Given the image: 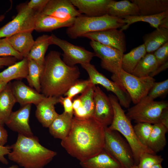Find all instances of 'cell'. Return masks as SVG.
I'll use <instances>...</instances> for the list:
<instances>
[{
  "label": "cell",
  "instance_id": "obj_1",
  "mask_svg": "<svg viewBox=\"0 0 168 168\" xmlns=\"http://www.w3.org/2000/svg\"><path fill=\"white\" fill-rule=\"evenodd\" d=\"M105 128L93 117L73 118L72 127L61 144L67 153L81 162L100 153L104 146Z\"/></svg>",
  "mask_w": 168,
  "mask_h": 168
},
{
  "label": "cell",
  "instance_id": "obj_2",
  "mask_svg": "<svg viewBox=\"0 0 168 168\" xmlns=\"http://www.w3.org/2000/svg\"><path fill=\"white\" fill-rule=\"evenodd\" d=\"M60 55L57 51H51L45 57L40 84L41 92L46 97L64 95L80 77L78 68L67 65Z\"/></svg>",
  "mask_w": 168,
  "mask_h": 168
},
{
  "label": "cell",
  "instance_id": "obj_3",
  "mask_svg": "<svg viewBox=\"0 0 168 168\" xmlns=\"http://www.w3.org/2000/svg\"><path fill=\"white\" fill-rule=\"evenodd\" d=\"M11 147L8 159L24 168H43L57 154L41 145L34 136L18 134L16 142Z\"/></svg>",
  "mask_w": 168,
  "mask_h": 168
},
{
  "label": "cell",
  "instance_id": "obj_4",
  "mask_svg": "<svg viewBox=\"0 0 168 168\" xmlns=\"http://www.w3.org/2000/svg\"><path fill=\"white\" fill-rule=\"evenodd\" d=\"M108 97L113 106L114 115L112 122L108 128L111 130L118 132L125 138L132 150L135 164L138 165L140 156L144 152L156 154L138 140L131 120L125 113L116 96L110 94Z\"/></svg>",
  "mask_w": 168,
  "mask_h": 168
},
{
  "label": "cell",
  "instance_id": "obj_5",
  "mask_svg": "<svg viewBox=\"0 0 168 168\" xmlns=\"http://www.w3.org/2000/svg\"><path fill=\"white\" fill-rule=\"evenodd\" d=\"M135 105L128 108L126 114L136 123H147L152 124H164L168 121L167 101H155L147 96Z\"/></svg>",
  "mask_w": 168,
  "mask_h": 168
},
{
  "label": "cell",
  "instance_id": "obj_6",
  "mask_svg": "<svg viewBox=\"0 0 168 168\" xmlns=\"http://www.w3.org/2000/svg\"><path fill=\"white\" fill-rule=\"evenodd\" d=\"M125 24L124 19L108 14L99 16L82 15L75 18L68 27L66 33L71 39H76L86 34L111 29H117Z\"/></svg>",
  "mask_w": 168,
  "mask_h": 168
},
{
  "label": "cell",
  "instance_id": "obj_7",
  "mask_svg": "<svg viewBox=\"0 0 168 168\" xmlns=\"http://www.w3.org/2000/svg\"><path fill=\"white\" fill-rule=\"evenodd\" d=\"M111 78L113 82L127 91L134 104L147 96L155 81L153 77L150 76L138 77L122 69L118 73L112 74Z\"/></svg>",
  "mask_w": 168,
  "mask_h": 168
},
{
  "label": "cell",
  "instance_id": "obj_8",
  "mask_svg": "<svg viewBox=\"0 0 168 168\" xmlns=\"http://www.w3.org/2000/svg\"><path fill=\"white\" fill-rule=\"evenodd\" d=\"M104 149L118 161L124 168L135 164L131 149L128 142L116 131L105 128Z\"/></svg>",
  "mask_w": 168,
  "mask_h": 168
},
{
  "label": "cell",
  "instance_id": "obj_9",
  "mask_svg": "<svg viewBox=\"0 0 168 168\" xmlns=\"http://www.w3.org/2000/svg\"><path fill=\"white\" fill-rule=\"evenodd\" d=\"M16 9V16L0 28V39L21 32H32L34 30L36 12L29 8L25 3L17 6Z\"/></svg>",
  "mask_w": 168,
  "mask_h": 168
},
{
  "label": "cell",
  "instance_id": "obj_10",
  "mask_svg": "<svg viewBox=\"0 0 168 168\" xmlns=\"http://www.w3.org/2000/svg\"><path fill=\"white\" fill-rule=\"evenodd\" d=\"M49 42L50 45H56L62 50L63 52L62 60L69 66H74L77 64L90 63L93 57L96 56L94 52L61 39L54 34L50 35Z\"/></svg>",
  "mask_w": 168,
  "mask_h": 168
},
{
  "label": "cell",
  "instance_id": "obj_11",
  "mask_svg": "<svg viewBox=\"0 0 168 168\" xmlns=\"http://www.w3.org/2000/svg\"><path fill=\"white\" fill-rule=\"evenodd\" d=\"M81 65L87 72L89 79L92 84H100L108 91L112 92L117 98L121 106L126 108H129L131 99L123 87L99 72L93 65L89 63Z\"/></svg>",
  "mask_w": 168,
  "mask_h": 168
},
{
  "label": "cell",
  "instance_id": "obj_12",
  "mask_svg": "<svg viewBox=\"0 0 168 168\" xmlns=\"http://www.w3.org/2000/svg\"><path fill=\"white\" fill-rule=\"evenodd\" d=\"M90 44L96 56L101 59L100 64L102 68L112 74H117L122 69L123 53L116 49L94 40H91Z\"/></svg>",
  "mask_w": 168,
  "mask_h": 168
},
{
  "label": "cell",
  "instance_id": "obj_13",
  "mask_svg": "<svg viewBox=\"0 0 168 168\" xmlns=\"http://www.w3.org/2000/svg\"><path fill=\"white\" fill-rule=\"evenodd\" d=\"M94 111L93 117L104 128L111 124L114 112L112 104L108 97L98 86L94 87Z\"/></svg>",
  "mask_w": 168,
  "mask_h": 168
},
{
  "label": "cell",
  "instance_id": "obj_14",
  "mask_svg": "<svg viewBox=\"0 0 168 168\" xmlns=\"http://www.w3.org/2000/svg\"><path fill=\"white\" fill-rule=\"evenodd\" d=\"M82 37L116 49L123 53L126 50L125 35L120 30L111 29L87 33Z\"/></svg>",
  "mask_w": 168,
  "mask_h": 168
},
{
  "label": "cell",
  "instance_id": "obj_15",
  "mask_svg": "<svg viewBox=\"0 0 168 168\" xmlns=\"http://www.w3.org/2000/svg\"><path fill=\"white\" fill-rule=\"evenodd\" d=\"M31 105L21 106L18 110L12 111L5 124L18 134L28 137L34 136L29 124Z\"/></svg>",
  "mask_w": 168,
  "mask_h": 168
},
{
  "label": "cell",
  "instance_id": "obj_16",
  "mask_svg": "<svg viewBox=\"0 0 168 168\" xmlns=\"http://www.w3.org/2000/svg\"><path fill=\"white\" fill-rule=\"evenodd\" d=\"M42 12L63 19L76 18L82 15L70 0H49Z\"/></svg>",
  "mask_w": 168,
  "mask_h": 168
},
{
  "label": "cell",
  "instance_id": "obj_17",
  "mask_svg": "<svg viewBox=\"0 0 168 168\" xmlns=\"http://www.w3.org/2000/svg\"><path fill=\"white\" fill-rule=\"evenodd\" d=\"M11 87L17 102L21 106L28 104L37 105L45 96L20 80L11 83Z\"/></svg>",
  "mask_w": 168,
  "mask_h": 168
},
{
  "label": "cell",
  "instance_id": "obj_18",
  "mask_svg": "<svg viewBox=\"0 0 168 168\" xmlns=\"http://www.w3.org/2000/svg\"><path fill=\"white\" fill-rule=\"evenodd\" d=\"M59 102V97H45L36 105L35 116L43 127L48 128L58 115L55 105Z\"/></svg>",
  "mask_w": 168,
  "mask_h": 168
},
{
  "label": "cell",
  "instance_id": "obj_19",
  "mask_svg": "<svg viewBox=\"0 0 168 168\" xmlns=\"http://www.w3.org/2000/svg\"><path fill=\"white\" fill-rule=\"evenodd\" d=\"M82 14L90 16H99L107 14L111 0H70Z\"/></svg>",
  "mask_w": 168,
  "mask_h": 168
},
{
  "label": "cell",
  "instance_id": "obj_20",
  "mask_svg": "<svg viewBox=\"0 0 168 168\" xmlns=\"http://www.w3.org/2000/svg\"><path fill=\"white\" fill-rule=\"evenodd\" d=\"M75 18L63 19L36 12L34 30L39 32H48L62 27H68L72 25Z\"/></svg>",
  "mask_w": 168,
  "mask_h": 168
},
{
  "label": "cell",
  "instance_id": "obj_21",
  "mask_svg": "<svg viewBox=\"0 0 168 168\" xmlns=\"http://www.w3.org/2000/svg\"><path fill=\"white\" fill-rule=\"evenodd\" d=\"M80 164L82 168H124L104 149L95 156L80 162Z\"/></svg>",
  "mask_w": 168,
  "mask_h": 168
},
{
  "label": "cell",
  "instance_id": "obj_22",
  "mask_svg": "<svg viewBox=\"0 0 168 168\" xmlns=\"http://www.w3.org/2000/svg\"><path fill=\"white\" fill-rule=\"evenodd\" d=\"M73 115L64 112L58 114L48 127L50 134L55 138H64L71 129Z\"/></svg>",
  "mask_w": 168,
  "mask_h": 168
},
{
  "label": "cell",
  "instance_id": "obj_23",
  "mask_svg": "<svg viewBox=\"0 0 168 168\" xmlns=\"http://www.w3.org/2000/svg\"><path fill=\"white\" fill-rule=\"evenodd\" d=\"M30 31L21 32L6 38L14 49L23 58H27L34 43Z\"/></svg>",
  "mask_w": 168,
  "mask_h": 168
},
{
  "label": "cell",
  "instance_id": "obj_24",
  "mask_svg": "<svg viewBox=\"0 0 168 168\" xmlns=\"http://www.w3.org/2000/svg\"><path fill=\"white\" fill-rule=\"evenodd\" d=\"M28 73V59L24 58L0 72V81L9 83L14 79L26 78Z\"/></svg>",
  "mask_w": 168,
  "mask_h": 168
},
{
  "label": "cell",
  "instance_id": "obj_25",
  "mask_svg": "<svg viewBox=\"0 0 168 168\" xmlns=\"http://www.w3.org/2000/svg\"><path fill=\"white\" fill-rule=\"evenodd\" d=\"M107 14L119 18L140 15L137 6L128 0L118 1L111 0L109 5Z\"/></svg>",
  "mask_w": 168,
  "mask_h": 168
},
{
  "label": "cell",
  "instance_id": "obj_26",
  "mask_svg": "<svg viewBox=\"0 0 168 168\" xmlns=\"http://www.w3.org/2000/svg\"><path fill=\"white\" fill-rule=\"evenodd\" d=\"M168 128L161 123L152 124V129L147 145L155 153L162 150L166 144V134Z\"/></svg>",
  "mask_w": 168,
  "mask_h": 168
},
{
  "label": "cell",
  "instance_id": "obj_27",
  "mask_svg": "<svg viewBox=\"0 0 168 168\" xmlns=\"http://www.w3.org/2000/svg\"><path fill=\"white\" fill-rule=\"evenodd\" d=\"M138 7L140 15L158 14L168 11V0H130Z\"/></svg>",
  "mask_w": 168,
  "mask_h": 168
},
{
  "label": "cell",
  "instance_id": "obj_28",
  "mask_svg": "<svg viewBox=\"0 0 168 168\" xmlns=\"http://www.w3.org/2000/svg\"><path fill=\"white\" fill-rule=\"evenodd\" d=\"M143 39L147 53H152L168 42V29L158 28L145 35Z\"/></svg>",
  "mask_w": 168,
  "mask_h": 168
},
{
  "label": "cell",
  "instance_id": "obj_29",
  "mask_svg": "<svg viewBox=\"0 0 168 168\" xmlns=\"http://www.w3.org/2000/svg\"><path fill=\"white\" fill-rule=\"evenodd\" d=\"M17 102L13 93L11 83L9 82L6 88L0 93V119L4 124Z\"/></svg>",
  "mask_w": 168,
  "mask_h": 168
},
{
  "label": "cell",
  "instance_id": "obj_30",
  "mask_svg": "<svg viewBox=\"0 0 168 168\" xmlns=\"http://www.w3.org/2000/svg\"><path fill=\"white\" fill-rule=\"evenodd\" d=\"M144 44L132 49L123 55L121 68L125 72L132 74L140 60L146 54Z\"/></svg>",
  "mask_w": 168,
  "mask_h": 168
},
{
  "label": "cell",
  "instance_id": "obj_31",
  "mask_svg": "<svg viewBox=\"0 0 168 168\" xmlns=\"http://www.w3.org/2000/svg\"><path fill=\"white\" fill-rule=\"evenodd\" d=\"M50 35H43L38 37L30 52L27 58L34 60L41 65H44L45 54L50 44Z\"/></svg>",
  "mask_w": 168,
  "mask_h": 168
},
{
  "label": "cell",
  "instance_id": "obj_32",
  "mask_svg": "<svg viewBox=\"0 0 168 168\" xmlns=\"http://www.w3.org/2000/svg\"><path fill=\"white\" fill-rule=\"evenodd\" d=\"M168 16V11L158 14L150 16H127L122 17L125 24L121 27L120 30L127 29L129 26L135 22L143 21L148 23L152 27L157 29L160 25L162 21Z\"/></svg>",
  "mask_w": 168,
  "mask_h": 168
},
{
  "label": "cell",
  "instance_id": "obj_33",
  "mask_svg": "<svg viewBox=\"0 0 168 168\" xmlns=\"http://www.w3.org/2000/svg\"><path fill=\"white\" fill-rule=\"evenodd\" d=\"M158 66L152 53H147L140 60L132 74L138 77L149 76Z\"/></svg>",
  "mask_w": 168,
  "mask_h": 168
},
{
  "label": "cell",
  "instance_id": "obj_34",
  "mask_svg": "<svg viewBox=\"0 0 168 168\" xmlns=\"http://www.w3.org/2000/svg\"><path fill=\"white\" fill-rule=\"evenodd\" d=\"M28 59V73L26 78L30 87L41 92L40 79L44 65H41L31 59Z\"/></svg>",
  "mask_w": 168,
  "mask_h": 168
},
{
  "label": "cell",
  "instance_id": "obj_35",
  "mask_svg": "<svg viewBox=\"0 0 168 168\" xmlns=\"http://www.w3.org/2000/svg\"><path fill=\"white\" fill-rule=\"evenodd\" d=\"M91 84L79 97L83 107L86 111L88 118L93 117L94 111V86Z\"/></svg>",
  "mask_w": 168,
  "mask_h": 168
},
{
  "label": "cell",
  "instance_id": "obj_36",
  "mask_svg": "<svg viewBox=\"0 0 168 168\" xmlns=\"http://www.w3.org/2000/svg\"><path fill=\"white\" fill-rule=\"evenodd\" d=\"M135 135L138 140L143 145L147 143L152 129V124L147 123H138L133 127Z\"/></svg>",
  "mask_w": 168,
  "mask_h": 168
},
{
  "label": "cell",
  "instance_id": "obj_37",
  "mask_svg": "<svg viewBox=\"0 0 168 168\" xmlns=\"http://www.w3.org/2000/svg\"><path fill=\"white\" fill-rule=\"evenodd\" d=\"M163 161L160 155L145 152L140 156L137 166L138 168H150L155 165L161 164Z\"/></svg>",
  "mask_w": 168,
  "mask_h": 168
},
{
  "label": "cell",
  "instance_id": "obj_38",
  "mask_svg": "<svg viewBox=\"0 0 168 168\" xmlns=\"http://www.w3.org/2000/svg\"><path fill=\"white\" fill-rule=\"evenodd\" d=\"M168 92V79H166L160 82L154 83L150 90L147 96L151 99L154 100L167 93Z\"/></svg>",
  "mask_w": 168,
  "mask_h": 168
},
{
  "label": "cell",
  "instance_id": "obj_39",
  "mask_svg": "<svg viewBox=\"0 0 168 168\" xmlns=\"http://www.w3.org/2000/svg\"><path fill=\"white\" fill-rule=\"evenodd\" d=\"M0 56L13 57L20 60L24 58L20 53L14 49L6 38L0 39Z\"/></svg>",
  "mask_w": 168,
  "mask_h": 168
},
{
  "label": "cell",
  "instance_id": "obj_40",
  "mask_svg": "<svg viewBox=\"0 0 168 168\" xmlns=\"http://www.w3.org/2000/svg\"><path fill=\"white\" fill-rule=\"evenodd\" d=\"M89 79L86 80H77L64 94V96L72 99L76 95L84 92L91 84Z\"/></svg>",
  "mask_w": 168,
  "mask_h": 168
},
{
  "label": "cell",
  "instance_id": "obj_41",
  "mask_svg": "<svg viewBox=\"0 0 168 168\" xmlns=\"http://www.w3.org/2000/svg\"><path fill=\"white\" fill-rule=\"evenodd\" d=\"M158 66L168 61V42L164 44L153 53Z\"/></svg>",
  "mask_w": 168,
  "mask_h": 168
},
{
  "label": "cell",
  "instance_id": "obj_42",
  "mask_svg": "<svg viewBox=\"0 0 168 168\" xmlns=\"http://www.w3.org/2000/svg\"><path fill=\"white\" fill-rule=\"evenodd\" d=\"M49 0H31L27 3L28 7L38 12H42Z\"/></svg>",
  "mask_w": 168,
  "mask_h": 168
},
{
  "label": "cell",
  "instance_id": "obj_43",
  "mask_svg": "<svg viewBox=\"0 0 168 168\" xmlns=\"http://www.w3.org/2000/svg\"><path fill=\"white\" fill-rule=\"evenodd\" d=\"M59 102L63 105L64 108V112L73 114L72 99L67 96L64 97L62 96L59 97Z\"/></svg>",
  "mask_w": 168,
  "mask_h": 168
},
{
  "label": "cell",
  "instance_id": "obj_44",
  "mask_svg": "<svg viewBox=\"0 0 168 168\" xmlns=\"http://www.w3.org/2000/svg\"><path fill=\"white\" fill-rule=\"evenodd\" d=\"M11 146H6L0 145V161L5 165H7L8 162L5 158V156L8 155L11 151Z\"/></svg>",
  "mask_w": 168,
  "mask_h": 168
},
{
  "label": "cell",
  "instance_id": "obj_45",
  "mask_svg": "<svg viewBox=\"0 0 168 168\" xmlns=\"http://www.w3.org/2000/svg\"><path fill=\"white\" fill-rule=\"evenodd\" d=\"M17 60L13 57H0V68L4 66H10L16 63Z\"/></svg>",
  "mask_w": 168,
  "mask_h": 168
},
{
  "label": "cell",
  "instance_id": "obj_46",
  "mask_svg": "<svg viewBox=\"0 0 168 168\" xmlns=\"http://www.w3.org/2000/svg\"><path fill=\"white\" fill-rule=\"evenodd\" d=\"M8 134L7 130L3 127V125L0 124V145L4 146L7 143Z\"/></svg>",
  "mask_w": 168,
  "mask_h": 168
},
{
  "label": "cell",
  "instance_id": "obj_47",
  "mask_svg": "<svg viewBox=\"0 0 168 168\" xmlns=\"http://www.w3.org/2000/svg\"><path fill=\"white\" fill-rule=\"evenodd\" d=\"M168 68V61L159 66L152 72L151 73L149 76L153 77H154L162 71L165 70Z\"/></svg>",
  "mask_w": 168,
  "mask_h": 168
},
{
  "label": "cell",
  "instance_id": "obj_48",
  "mask_svg": "<svg viewBox=\"0 0 168 168\" xmlns=\"http://www.w3.org/2000/svg\"><path fill=\"white\" fill-rule=\"evenodd\" d=\"M82 105V102L79 97L75 99L72 102L73 110L78 109Z\"/></svg>",
  "mask_w": 168,
  "mask_h": 168
},
{
  "label": "cell",
  "instance_id": "obj_49",
  "mask_svg": "<svg viewBox=\"0 0 168 168\" xmlns=\"http://www.w3.org/2000/svg\"><path fill=\"white\" fill-rule=\"evenodd\" d=\"M159 28L168 29V16L163 19Z\"/></svg>",
  "mask_w": 168,
  "mask_h": 168
},
{
  "label": "cell",
  "instance_id": "obj_50",
  "mask_svg": "<svg viewBox=\"0 0 168 168\" xmlns=\"http://www.w3.org/2000/svg\"><path fill=\"white\" fill-rule=\"evenodd\" d=\"M8 83L0 81V93L6 88Z\"/></svg>",
  "mask_w": 168,
  "mask_h": 168
},
{
  "label": "cell",
  "instance_id": "obj_51",
  "mask_svg": "<svg viewBox=\"0 0 168 168\" xmlns=\"http://www.w3.org/2000/svg\"><path fill=\"white\" fill-rule=\"evenodd\" d=\"M150 168H163V167L161 165V164H159L153 166Z\"/></svg>",
  "mask_w": 168,
  "mask_h": 168
},
{
  "label": "cell",
  "instance_id": "obj_52",
  "mask_svg": "<svg viewBox=\"0 0 168 168\" xmlns=\"http://www.w3.org/2000/svg\"><path fill=\"white\" fill-rule=\"evenodd\" d=\"M0 168H19L18 166L16 165H13L9 167L8 168H2L0 167Z\"/></svg>",
  "mask_w": 168,
  "mask_h": 168
},
{
  "label": "cell",
  "instance_id": "obj_53",
  "mask_svg": "<svg viewBox=\"0 0 168 168\" xmlns=\"http://www.w3.org/2000/svg\"><path fill=\"white\" fill-rule=\"evenodd\" d=\"M5 16L4 15H1L0 16V22L2 21L5 18Z\"/></svg>",
  "mask_w": 168,
  "mask_h": 168
},
{
  "label": "cell",
  "instance_id": "obj_54",
  "mask_svg": "<svg viewBox=\"0 0 168 168\" xmlns=\"http://www.w3.org/2000/svg\"><path fill=\"white\" fill-rule=\"evenodd\" d=\"M130 168H138L137 165H134L133 166L131 167Z\"/></svg>",
  "mask_w": 168,
  "mask_h": 168
},
{
  "label": "cell",
  "instance_id": "obj_55",
  "mask_svg": "<svg viewBox=\"0 0 168 168\" xmlns=\"http://www.w3.org/2000/svg\"><path fill=\"white\" fill-rule=\"evenodd\" d=\"M0 124H1L3 125V124H4L1 121L0 119Z\"/></svg>",
  "mask_w": 168,
  "mask_h": 168
}]
</instances>
